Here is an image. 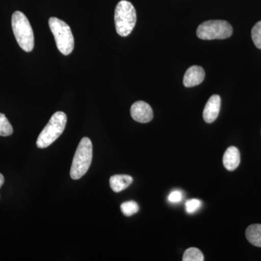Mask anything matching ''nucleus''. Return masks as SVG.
<instances>
[{
	"mask_svg": "<svg viewBox=\"0 0 261 261\" xmlns=\"http://www.w3.org/2000/svg\"><path fill=\"white\" fill-rule=\"evenodd\" d=\"M92 143L88 137H84L81 142L76 151L71 168H70V177L73 179H80L88 171L92 161Z\"/></svg>",
	"mask_w": 261,
	"mask_h": 261,
	"instance_id": "nucleus-1",
	"label": "nucleus"
},
{
	"mask_svg": "<svg viewBox=\"0 0 261 261\" xmlns=\"http://www.w3.org/2000/svg\"><path fill=\"white\" fill-rule=\"evenodd\" d=\"M12 28L17 42L23 50L32 51L34 47V35L27 17L20 11L12 16Z\"/></svg>",
	"mask_w": 261,
	"mask_h": 261,
	"instance_id": "nucleus-2",
	"label": "nucleus"
},
{
	"mask_svg": "<svg viewBox=\"0 0 261 261\" xmlns=\"http://www.w3.org/2000/svg\"><path fill=\"white\" fill-rule=\"evenodd\" d=\"M116 32L121 37L129 35L137 22V13L133 5L126 0H121L115 10Z\"/></svg>",
	"mask_w": 261,
	"mask_h": 261,
	"instance_id": "nucleus-3",
	"label": "nucleus"
},
{
	"mask_svg": "<svg viewBox=\"0 0 261 261\" xmlns=\"http://www.w3.org/2000/svg\"><path fill=\"white\" fill-rule=\"evenodd\" d=\"M66 123L67 116L65 113L58 111L54 113L38 137L37 147L43 149L51 145L63 133Z\"/></svg>",
	"mask_w": 261,
	"mask_h": 261,
	"instance_id": "nucleus-4",
	"label": "nucleus"
},
{
	"mask_svg": "<svg viewBox=\"0 0 261 261\" xmlns=\"http://www.w3.org/2000/svg\"><path fill=\"white\" fill-rule=\"evenodd\" d=\"M49 25L58 49L64 56L70 55L74 48V38L69 25L56 17L49 18Z\"/></svg>",
	"mask_w": 261,
	"mask_h": 261,
	"instance_id": "nucleus-5",
	"label": "nucleus"
},
{
	"mask_svg": "<svg viewBox=\"0 0 261 261\" xmlns=\"http://www.w3.org/2000/svg\"><path fill=\"white\" fill-rule=\"evenodd\" d=\"M232 27L222 20H207L199 25L197 36L203 40L225 39L232 35Z\"/></svg>",
	"mask_w": 261,
	"mask_h": 261,
	"instance_id": "nucleus-6",
	"label": "nucleus"
},
{
	"mask_svg": "<svg viewBox=\"0 0 261 261\" xmlns=\"http://www.w3.org/2000/svg\"><path fill=\"white\" fill-rule=\"evenodd\" d=\"M130 115L135 121L146 123L152 121L153 111L148 103L144 101H137L130 108Z\"/></svg>",
	"mask_w": 261,
	"mask_h": 261,
	"instance_id": "nucleus-7",
	"label": "nucleus"
},
{
	"mask_svg": "<svg viewBox=\"0 0 261 261\" xmlns=\"http://www.w3.org/2000/svg\"><path fill=\"white\" fill-rule=\"evenodd\" d=\"M221 99L218 94H214L211 96L206 103L205 107L204 108L203 116L204 121L207 123H211L217 119L219 116L220 109H221Z\"/></svg>",
	"mask_w": 261,
	"mask_h": 261,
	"instance_id": "nucleus-8",
	"label": "nucleus"
},
{
	"mask_svg": "<svg viewBox=\"0 0 261 261\" xmlns=\"http://www.w3.org/2000/svg\"><path fill=\"white\" fill-rule=\"evenodd\" d=\"M205 70L200 66L193 65L187 69L184 77L185 87H193L199 85L205 80Z\"/></svg>",
	"mask_w": 261,
	"mask_h": 261,
	"instance_id": "nucleus-9",
	"label": "nucleus"
},
{
	"mask_svg": "<svg viewBox=\"0 0 261 261\" xmlns=\"http://www.w3.org/2000/svg\"><path fill=\"white\" fill-rule=\"evenodd\" d=\"M223 163L228 171H234L240 163V152L239 149L235 147H228L224 154Z\"/></svg>",
	"mask_w": 261,
	"mask_h": 261,
	"instance_id": "nucleus-10",
	"label": "nucleus"
},
{
	"mask_svg": "<svg viewBox=\"0 0 261 261\" xmlns=\"http://www.w3.org/2000/svg\"><path fill=\"white\" fill-rule=\"evenodd\" d=\"M133 182V178L128 175H114L110 178V185L113 191L120 192L126 190Z\"/></svg>",
	"mask_w": 261,
	"mask_h": 261,
	"instance_id": "nucleus-11",
	"label": "nucleus"
},
{
	"mask_svg": "<svg viewBox=\"0 0 261 261\" xmlns=\"http://www.w3.org/2000/svg\"><path fill=\"white\" fill-rule=\"evenodd\" d=\"M245 234L249 243L254 246L261 247V224L250 225Z\"/></svg>",
	"mask_w": 261,
	"mask_h": 261,
	"instance_id": "nucleus-12",
	"label": "nucleus"
},
{
	"mask_svg": "<svg viewBox=\"0 0 261 261\" xmlns=\"http://www.w3.org/2000/svg\"><path fill=\"white\" fill-rule=\"evenodd\" d=\"M182 260L184 261H203L205 258H204L203 254L201 250L196 247H190V248L187 249L184 253Z\"/></svg>",
	"mask_w": 261,
	"mask_h": 261,
	"instance_id": "nucleus-13",
	"label": "nucleus"
},
{
	"mask_svg": "<svg viewBox=\"0 0 261 261\" xmlns=\"http://www.w3.org/2000/svg\"><path fill=\"white\" fill-rule=\"evenodd\" d=\"M13 132V128L8 118L3 113H0V136L8 137Z\"/></svg>",
	"mask_w": 261,
	"mask_h": 261,
	"instance_id": "nucleus-14",
	"label": "nucleus"
},
{
	"mask_svg": "<svg viewBox=\"0 0 261 261\" xmlns=\"http://www.w3.org/2000/svg\"><path fill=\"white\" fill-rule=\"evenodd\" d=\"M121 212L126 216H132L140 210L138 204L135 201H127L121 205Z\"/></svg>",
	"mask_w": 261,
	"mask_h": 261,
	"instance_id": "nucleus-15",
	"label": "nucleus"
},
{
	"mask_svg": "<svg viewBox=\"0 0 261 261\" xmlns=\"http://www.w3.org/2000/svg\"><path fill=\"white\" fill-rule=\"evenodd\" d=\"M251 34L252 41L255 47L261 49V20L254 25Z\"/></svg>",
	"mask_w": 261,
	"mask_h": 261,
	"instance_id": "nucleus-16",
	"label": "nucleus"
},
{
	"mask_svg": "<svg viewBox=\"0 0 261 261\" xmlns=\"http://www.w3.org/2000/svg\"><path fill=\"white\" fill-rule=\"evenodd\" d=\"M202 202H201V200H197V199H192V200H187L185 203V210L187 214H195L202 207Z\"/></svg>",
	"mask_w": 261,
	"mask_h": 261,
	"instance_id": "nucleus-17",
	"label": "nucleus"
},
{
	"mask_svg": "<svg viewBox=\"0 0 261 261\" xmlns=\"http://www.w3.org/2000/svg\"><path fill=\"white\" fill-rule=\"evenodd\" d=\"M182 199H183V193L180 190H173L168 197V201L172 203H178L181 202Z\"/></svg>",
	"mask_w": 261,
	"mask_h": 261,
	"instance_id": "nucleus-18",
	"label": "nucleus"
},
{
	"mask_svg": "<svg viewBox=\"0 0 261 261\" xmlns=\"http://www.w3.org/2000/svg\"><path fill=\"white\" fill-rule=\"evenodd\" d=\"M5 182V178L4 176H3V175L1 173H0V188H1V187L3 186V184H4Z\"/></svg>",
	"mask_w": 261,
	"mask_h": 261,
	"instance_id": "nucleus-19",
	"label": "nucleus"
}]
</instances>
